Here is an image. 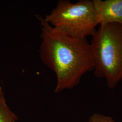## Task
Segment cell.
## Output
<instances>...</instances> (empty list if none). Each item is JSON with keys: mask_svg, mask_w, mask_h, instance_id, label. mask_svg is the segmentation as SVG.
<instances>
[{"mask_svg": "<svg viewBox=\"0 0 122 122\" xmlns=\"http://www.w3.org/2000/svg\"><path fill=\"white\" fill-rule=\"evenodd\" d=\"M40 21L41 44L39 57L57 77L55 93L71 89L86 73L94 70L90 42L87 38L71 37L37 16Z\"/></svg>", "mask_w": 122, "mask_h": 122, "instance_id": "1", "label": "cell"}, {"mask_svg": "<svg viewBox=\"0 0 122 122\" xmlns=\"http://www.w3.org/2000/svg\"><path fill=\"white\" fill-rule=\"evenodd\" d=\"M44 21L71 37L86 39L92 36L98 24L92 0H80L72 3L60 0Z\"/></svg>", "mask_w": 122, "mask_h": 122, "instance_id": "3", "label": "cell"}, {"mask_svg": "<svg viewBox=\"0 0 122 122\" xmlns=\"http://www.w3.org/2000/svg\"><path fill=\"white\" fill-rule=\"evenodd\" d=\"M96 77L105 79L110 89L122 80V25H100L91 42Z\"/></svg>", "mask_w": 122, "mask_h": 122, "instance_id": "2", "label": "cell"}, {"mask_svg": "<svg viewBox=\"0 0 122 122\" xmlns=\"http://www.w3.org/2000/svg\"><path fill=\"white\" fill-rule=\"evenodd\" d=\"M89 122H116L113 118L100 113L92 114L89 119Z\"/></svg>", "mask_w": 122, "mask_h": 122, "instance_id": "6", "label": "cell"}, {"mask_svg": "<svg viewBox=\"0 0 122 122\" xmlns=\"http://www.w3.org/2000/svg\"><path fill=\"white\" fill-rule=\"evenodd\" d=\"M17 117L6 103L2 88L0 85V122H17Z\"/></svg>", "mask_w": 122, "mask_h": 122, "instance_id": "5", "label": "cell"}, {"mask_svg": "<svg viewBox=\"0 0 122 122\" xmlns=\"http://www.w3.org/2000/svg\"><path fill=\"white\" fill-rule=\"evenodd\" d=\"M92 2L98 25H122V0H92Z\"/></svg>", "mask_w": 122, "mask_h": 122, "instance_id": "4", "label": "cell"}]
</instances>
